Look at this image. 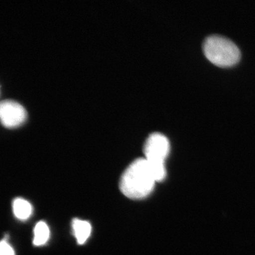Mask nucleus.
<instances>
[{"instance_id": "5", "label": "nucleus", "mask_w": 255, "mask_h": 255, "mask_svg": "<svg viewBox=\"0 0 255 255\" xmlns=\"http://www.w3.org/2000/svg\"><path fill=\"white\" fill-rule=\"evenodd\" d=\"M74 234L78 244L82 245L90 237L92 232V226L86 221L80 219H74L73 221Z\"/></svg>"}, {"instance_id": "6", "label": "nucleus", "mask_w": 255, "mask_h": 255, "mask_svg": "<svg viewBox=\"0 0 255 255\" xmlns=\"http://www.w3.org/2000/svg\"><path fill=\"white\" fill-rule=\"evenodd\" d=\"M13 211L17 219L26 220L31 216L32 207L27 201L23 199H16L13 203Z\"/></svg>"}, {"instance_id": "4", "label": "nucleus", "mask_w": 255, "mask_h": 255, "mask_svg": "<svg viewBox=\"0 0 255 255\" xmlns=\"http://www.w3.org/2000/svg\"><path fill=\"white\" fill-rule=\"evenodd\" d=\"M27 112L18 102L12 100H2L0 103V119L6 128L19 127L26 120Z\"/></svg>"}, {"instance_id": "2", "label": "nucleus", "mask_w": 255, "mask_h": 255, "mask_svg": "<svg viewBox=\"0 0 255 255\" xmlns=\"http://www.w3.org/2000/svg\"><path fill=\"white\" fill-rule=\"evenodd\" d=\"M204 52L206 58L219 66H231L241 58V51L237 45L226 37L211 35L204 43Z\"/></svg>"}, {"instance_id": "1", "label": "nucleus", "mask_w": 255, "mask_h": 255, "mask_svg": "<svg viewBox=\"0 0 255 255\" xmlns=\"http://www.w3.org/2000/svg\"><path fill=\"white\" fill-rule=\"evenodd\" d=\"M156 182L148 161L145 158H138L134 160L122 174L120 189L130 199H143L152 193Z\"/></svg>"}, {"instance_id": "8", "label": "nucleus", "mask_w": 255, "mask_h": 255, "mask_svg": "<svg viewBox=\"0 0 255 255\" xmlns=\"http://www.w3.org/2000/svg\"><path fill=\"white\" fill-rule=\"evenodd\" d=\"M0 255H14V250L6 241H2L0 244Z\"/></svg>"}, {"instance_id": "7", "label": "nucleus", "mask_w": 255, "mask_h": 255, "mask_svg": "<svg viewBox=\"0 0 255 255\" xmlns=\"http://www.w3.org/2000/svg\"><path fill=\"white\" fill-rule=\"evenodd\" d=\"M50 237V231L48 226L43 221L38 222L35 226L33 244L36 246H41L46 243Z\"/></svg>"}, {"instance_id": "3", "label": "nucleus", "mask_w": 255, "mask_h": 255, "mask_svg": "<svg viewBox=\"0 0 255 255\" xmlns=\"http://www.w3.org/2000/svg\"><path fill=\"white\" fill-rule=\"evenodd\" d=\"M170 150L168 138L159 132L151 133L144 145L145 158L151 162L164 164Z\"/></svg>"}]
</instances>
